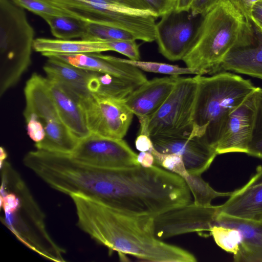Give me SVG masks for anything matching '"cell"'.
<instances>
[{"label": "cell", "instance_id": "14", "mask_svg": "<svg viewBox=\"0 0 262 262\" xmlns=\"http://www.w3.org/2000/svg\"><path fill=\"white\" fill-rule=\"evenodd\" d=\"M47 58H54L76 67L90 71L107 73L142 84L147 80L142 70L122 61L120 58L100 53L75 54H45Z\"/></svg>", "mask_w": 262, "mask_h": 262}, {"label": "cell", "instance_id": "2", "mask_svg": "<svg viewBox=\"0 0 262 262\" xmlns=\"http://www.w3.org/2000/svg\"><path fill=\"white\" fill-rule=\"evenodd\" d=\"M2 222L25 246L41 256L63 262L66 250L48 231L45 214L19 173L7 161L1 163Z\"/></svg>", "mask_w": 262, "mask_h": 262}, {"label": "cell", "instance_id": "18", "mask_svg": "<svg viewBox=\"0 0 262 262\" xmlns=\"http://www.w3.org/2000/svg\"><path fill=\"white\" fill-rule=\"evenodd\" d=\"M215 226L233 227L242 235L237 253L233 255L237 262H262V221H254L231 217L219 214Z\"/></svg>", "mask_w": 262, "mask_h": 262}, {"label": "cell", "instance_id": "30", "mask_svg": "<svg viewBox=\"0 0 262 262\" xmlns=\"http://www.w3.org/2000/svg\"><path fill=\"white\" fill-rule=\"evenodd\" d=\"M247 154L262 159V89L259 91L255 121Z\"/></svg>", "mask_w": 262, "mask_h": 262}, {"label": "cell", "instance_id": "32", "mask_svg": "<svg viewBox=\"0 0 262 262\" xmlns=\"http://www.w3.org/2000/svg\"><path fill=\"white\" fill-rule=\"evenodd\" d=\"M158 17L169 14L174 10L177 0H141Z\"/></svg>", "mask_w": 262, "mask_h": 262}, {"label": "cell", "instance_id": "8", "mask_svg": "<svg viewBox=\"0 0 262 262\" xmlns=\"http://www.w3.org/2000/svg\"><path fill=\"white\" fill-rule=\"evenodd\" d=\"M195 77L179 76L163 104L149 119L150 137H189L197 91Z\"/></svg>", "mask_w": 262, "mask_h": 262}, {"label": "cell", "instance_id": "38", "mask_svg": "<svg viewBox=\"0 0 262 262\" xmlns=\"http://www.w3.org/2000/svg\"><path fill=\"white\" fill-rule=\"evenodd\" d=\"M194 0H177L174 11L177 12H189Z\"/></svg>", "mask_w": 262, "mask_h": 262}, {"label": "cell", "instance_id": "27", "mask_svg": "<svg viewBox=\"0 0 262 262\" xmlns=\"http://www.w3.org/2000/svg\"><path fill=\"white\" fill-rule=\"evenodd\" d=\"M216 244L225 251L236 254L242 242V235L236 228L225 226H214L210 231Z\"/></svg>", "mask_w": 262, "mask_h": 262}, {"label": "cell", "instance_id": "5", "mask_svg": "<svg viewBox=\"0 0 262 262\" xmlns=\"http://www.w3.org/2000/svg\"><path fill=\"white\" fill-rule=\"evenodd\" d=\"M34 30L24 9L0 0V96L19 81L29 68Z\"/></svg>", "mask_w": 262, "mask_h": 262}, {"label": "cell", "instance_id": "25", "mask_svg": "<svg viewBox=\"0 0 262 262\" xmlns=\"http://www.w3.org/2000/svg\"><path fill=\"white\" fill-rule=\"evenodd\" d=\"M120 59L123 62L130 64L141 70L148 72L163 74L169 76H180L184 74L202 75L200 71L187 67H181L177 65L158 62L144 61L140 60H132L120 58Z\"/></svg>", "mask_w": 262, "mask_h": 262}, {"label": "cell", "instance_id": "7", "mask_svg": "<svg viewBox=\"0 0 262 262\" xmlns=\"http://www.w3.org/2000/svg\"><path fill=\"white\" fill-rule=\"evenodd\" d=\"M24 95L26 105L23 114H33L45 130L44 139L35 144L36 149L71 154L79 140L61 119L46 78L33 74L26 82Z\"/></svg>", "mask_w": 262, "mask_h": 262}, {"label": "cell", "instance_id": "34", "mask_svg": "<svg viewBox=\"0 0 262 262\" xmlns=\"http://www.w3.org/2000/svg\"><path fill=\"white\" fill-rule=\"evenodd\" d=\"M244 17L246 20L252 25L251 20V13L254 4L260 0H228Z\"/></svg>", "mask_w": 262, "mask_h": 262}, {"label": "cell", "instance_id": "1", "mask_svg": "<svg viewBox=\"0 0 262 262\" xmlns=\"http://www.w3.org/2000/svg\"><path fill=\"white\" fill-rule=\"evenodd\" d=\"M69 196L78 227L110 250L151 262L196 261L192 253L156 236L154 217L128 214L81 194Z\"/></svg>", "mask_w": 262, "mask_h": 262}, {"label": "cell", "instance_id": "26", "mask_svg": "<svg viewBox=\"0 0 262 262\" xmlns=\"http://www.w3.org/2000/svg\"><path fill=\"white\" fill-rule=\"evenodd\" d=\"M81 39L93 41L137 40L133 34L124 30L89 22L86 32Z\"/></svg>", "mask_w": 262, "mask_h": 262}, {"label": "cell", "instance_id": "13", "mask_svg": "<svg viewBox=\"0 0 262 262\" xmlns=\"http://www.w3.org/2000/svg\"><path fill=\"white\" fill-rule=\"evenodd\" d=\"M151 139L157 150L180 155L190 175L201 176L217 155L215 148L200 137H154Z\"/></svg>", "mask_w": 262, "mask_h": 262}, {"label": "cell", "instance_id": "24", "mask_svg": "<svg viewBox=\"0 0 262 262\" xmlns=\"http://www.w3.org/2000/svg\"><path fill=\"white\" fill-rule=\"evenodd\" d=\"M192 195L193 203L196 205H211L212 201L219 197L230 196L232 192H219L215 190L201 176L189 175L184 179Z\"/></svg>", "mask_w": 262, "mask_h": 262}, {"label": "cell", "instance_id": "10", "mask_svg": "<svg viewBox=\"0 0 262 262\" xmlns=\"http://www.w3.org/2000/svg\"><path fill=\"white\" fill-rule=\"evenodd\" d=\"M70 155L83 164L104 168L118 169L140 165L138 155L123 139L93 134L79 140Z\"/></svg>", "mask_w": 262, "mask_h": 262}, {"label": "cell", "instance_id": "28", "mask_svg": "<svg viewBox=\"0 0 262 262\" xmlns=\"http://www.w3.org/2000/svg\"><path fill=\"white\" fill-rule=\"evenodd\" d=\"M150 152L155 158L156 164L178 174L184 179L189 175L180 155L175 153H162L157 150L154 147Z\"/></svg>", "mask_w": 262, "mask_h": 262}, {"label": "cell", "instance_id": "29", "mask_svg": "<svg viewBox=\"0 0 262 262\" xmlns=\"http://www.w3.org/2000/svg\"><path fill=\"white\" fill-rule=\"evenodd\" d=\"M18 6L40 16L43 14L71 16L63 9L56 7L43 0H11Z\"/></svg>", "mask_w": 262, "mask_h": 262}, {"label": "cell", "instance_id": "4", "mask_svg": "<svg viewBox=\"0 0 262 262\" xmlns=\"http://www.w3.org/2000/svg\"><path fill=\"white\" fill-rule=\"evenodd\" d=\"M195 77L198 85L189 137H200L215 148L230 114L259 87L227 71Z\"/></svg>", "mask_w": 262, "mask_h": 262}, {"label": "cell", "instance_id": "21", "mask_svg": "<svg viewBox=\"0 0 262 262\" xmlns=\"http://www.w3.org/2000/svg\"><path fill=\"white\" fill-rule=\"evenodd\" d=\"M33 49L45 54H75L101 53L111 51L107 40H64L37 38L35 39Z\"/></svg>", "mask_w": 262, "mask_h": 262}, {"label": "cell", "instance_id": "36", "mask_svg": "<svg viewBox=\"0 0 262 262\" xmlns=\"http://www.w3.org/2000/svg\"><path fill=\"white\" fill-rule=\"evenodd\" d=\"M135 146L137 150L141 151L150 152L154 147L150 136L146 134L139 133L135 140Z\"/></svg>", "mask_w": 262, "mask_h": 262}, {"label": "cell", "instance_id": "31", "mask_svg": "<svg viewBox=\"0 0 262 262\" xmlns=\"http://www.w3.org/2000/svg\"><path fill=\"white\" fill-rule=\"evenodd\" d=\"M26 123L27 134L30 138L38 143L41 142L46 136L45 130L41 122L33 114H23Z\"/></svg>", "mask_w": 262, "mask_h": 262}, {"label": "cell", "instance_id": "39", "mask_svg": "<svg viewBox=\"0 0 262 262\" xmlns=\"http://www.w3.org/2000/svg\"><path fill=\"white\" fill-rule=\"evenodd\" d=\"M0 151V161L1 162H2L6 160L8 155L5 148L2 146L1 147Z\"/></svg>", "mask_w": 262, "mask_h": 262}, {"label": "cell", "instance_id": "22", "mask_svg": "<svg viewBox=\"0 0 262 262\" xmlns=\"http://www.w3.org/2000/svg\"><path fill=\"white\" fill-rule=\"evenodd\" d=\"M140 85L110 74L90 71L87 89L91 94L125 101Z\"/></svg>", "mask_w": 262, "mask_h": 262}, {"label": "cell", "instance_id": "15", "mask_svg": "<svg viewBox=\"0 0 262 262\" xmlns=\"http://www.w3.org/2000/svg\"><path fill=\"white\" fill-rule=\"evenodd\" d=\"M228 200L220 205V214L231 217L262 221V166L242 187L233 191Z\"/></svg>", "mask_w": 262, "mask_h": 262}, {"label": "cell", "instance_id": "20", "mask_svg": "<svg viewBox=\"0 0 262 262\" xmlns=\"http://www.w3.org/2000/svg\"><path fill=\"white\" fill-rule=\"evenodd\" d=\"M253 29L255 41L231 51L224 59L220 72L232 71L262 79V34Z\"/></svg>", "mask_w": 262, "mask_h": 262}, {"label": "cell", "instance_id": "16", "mask_svg": "<svg viewBox=\"0 0 262 262\" xmlns=\"http://www.w3.org/2000/svg\"><path fill=\"white\" fill-rule=\"evenodd\" d=\"M179 76L147 80L127 98L125 101L127 106L139 119H149L167 99Z\"/></svg>", "mask_w": 262, "mask_h": 262}, {"label": "cell", "instance_id": "6", "mask_svg": "<svg viewBox=\"0 0 262 262\" xmlns=\"http://www.w3.org/2000/svg\"><path fill=\"white\" fill-rule=\"evenodd\" d=\"M62 9L82 20L126 31L137 40H156L158 17L141 0H71Z\"/></svg>", "mask_w": 262, "mask_h": 262}, {"label": "cell", "instance_id": "37", "mask_svg": "<svg viewBox=\"0 0 262 262\" xmlns=\"http://www.w3.org/2000/svg\"><path fill=\"white\" fill-rule=\"evenodd\" d=\"M137 160L139 163L145 167H150L156 164L153 155L149 151H141L138 155Z\"/></svg>", "mask_w": 262, "mask_h": 262}, {"label": "cell", "instance_id": "12", "mask_svg": "<svg viewBox=\"0 0 262 262\" xmlns=\"http://www.w3.org/2000/svg\"><path fill=\"white\" fill-rule=\"evenodd\" d=\"M174 10L163 15L156 26L159 52L170 61L182 60L189 51L196 29L190 15Z\"/></svg>", "mask_w": 262, "mask_h": 262}, {"label": "cell", "instance_id": "35", "mask_svg": "<svg viewBox=\"0 0 262 262\" xmlns=\"http://www.w3.org/2000/svg\"><path fill=\"white\" fill-rule=\"evenodd\" d=\"M251 20L253 26L262 34V0L257 1L253 5Z\"/></svg>", "mask_w": 262, "mask_h": 262}, {"label": "cell", "instance_id": "19", "mask_svg": "<svg viewBox=\"0 0 262 262\" xmlns=\"http://www.w3.org/2000/svg\"><path fill=\"white\" fill-rule=\"evenodd\" d=\"M46 79L52 98L63 123L79 140L88 136L91 133L80 103L72 98L58 84Z\"/></svg>", "mask_w": 262, "mask_h": 262}, {"label": "cell", "instance_id": "17", "mask_svg": "<svg viewBox=\"0 0 262 262\" xmlns=\"http://www.w3.org/2000/svg\"><path fill=\"white\" fill-rule=\"evenodd\" d=\"M48 58L43 67L47 79L58 84L79 103L91 94L87 89L89 71L56 58Z\"/></svg>", "mask_w": 262, "mask_h": 262}, {"label": "cell", "instance_id": "3", "mask_svg": "<svg viewBox=\"0 0 262 262\" xmlns=\"http://www.w3.org/2000/svg\"><path fill=\"white\" fill-rule=\"evenodd\" d=\"M190 48L183 58L186 66L202 75L220 72L221 65L232 50L256 40L253 25L228 0H223L202 16Z\"/></svg>", "mask_w": 262, "mask_h": 262}, {"label": "cell", "instance_id": "33", "mask_svg": "<svg viewBox=\"0 0 262 262\" xmlns=\"http://www.w3.org/2000/svg\"><path fill=\"white\" fill-rule=\"evenodd\" d=\"M223 0H194L190 11L192 17L202 16L217 5Z\"/></svg>", "mask_w": 262, "mask_h": 262}, {"label": "cell", "instance_id": "23", "mask_svg": "<svg viewBox=\"0 0 262 262\" xmlns=\"http://www.w3.org/2000/svg\"><path fill=\"white\" fill-rule=\"evenodd\" d=\"M40 17L48 24L52 35L57 39H81L87 31L88 22L73 16L43 14Z\"/></svg>", "mask_w": 262, "mask_h": 262}, {"label": "cell", "instance_id": "9", "mask_svg": "<svg viewBox=\"0 0 262 262\" xmlns=\"http://www.w3.org/2000/svg\"><path fill=\"white\" fill-rule=\"evenodd\" d=\"M125 101L91 93L82 99L80 104L91 134L123 139L134 116Z\"/></svg>", "mask_w": 262, "mask_h": 262}, {"label": "cell", "instance_id": "11", "mask_svg": "<svg viewBox=\"0 0 262 262\" xmlns=\"http://www.w3.org/2000/svg\"><path fill=\"white\" fill-rule=\"evenodd\" d=\"M259 87L229 115L215 146L217 155L247 154L254 126Z\"/></svg>", "mask_w": 262, "mask_h": 262}]
</instances>
